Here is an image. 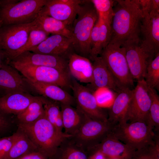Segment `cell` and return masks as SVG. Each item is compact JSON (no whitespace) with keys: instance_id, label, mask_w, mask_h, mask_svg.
<instances>
[{"instance_id":"1","label":"cell","mask_w":159,"mask_h":159,"mask_svg":"<svg viewBox=\"0 0 159 159\" xmlns=\"http://www.w3.org/2000/svg\"><path fill=\"white\" fill-rule=\"evenodd\" d=\"M142 13L137 0L115 1L109 43L122 46L140 41Z\"/></svg>"},{"instance_id":"2","label":"cell","mask_w":159,"mask_h":159,"mask_svg":"<svg viewBox=\"0 0 159 159\" xmlns=\"http://www.w3.org/2000/svg\"><path fill=\"white\" fill-rule=\"evenodd\" d=\"M18 127L27 135L37 147L38 151L48 159L55 154L58 147L65 139L72 136L58 131L45 115L32 123L19 122Z\"/></svg>"},{"instance_id":"3","label":"cell","mask_w":159,"mask_h":159,"mask_svg":"<svg viewBox=\"0 0 159 159\" xmlns=\"http://www.w3.org/2000/svg\"><path fill=\"white\" fill-rule=\"evenodd\" d=\"M97 18V12L91 1L83 0L71 27V39L76 53L89 57L91 34Z\"/></svg>"},{"instance_id":"4","label":"cell","mask_w":159,"mask_h":159,"mask_svg":"<svg viewBox=\"0 0 159 159\" xmlns=\"http://www.w3.org/2000/svg\"><path fill=\"white\" fill-rule=\"evenodd\" d=\"M47 0H0V20L3 26L31 23Z\"/></svg>"},{"instance_id":"5","label":"cell","mask_w":159,"mask_h":159,"mask_svg":"<svg viewBox=\"0 0 159 159\" xmlns=\"http://www.w3.org/2000/svg\"><path fill=\"white\" fill-rule=\"evenodd\" d=\"M153 129L145 122H126L113 126L110 134L136 150L155 142L157 140Z\"/></svg>"},{"instance_id":"6","label":"cell","mask_w":159,"mask_h":159,"mask_svg":"<svg viewBox=\"0 0 159 159\" xmlns=\"http://www.w3.org/2000/svg\"><path fill=\"white\" fill-rule=\"evenodd\" d=\"M100 55L117 82L123 87L131 89L134 80L129 68L125 48L109 43Z\"/></svg>"},{"instance_id":"7","label":"cell","mask_w":159,"mask_h":159,"mask_svg":"<svg viewBox=\"0 0 159 159\" xmlns=\"http://www.w3.org/2000/svg\"><path fill=\"white\" fill-rule=\"evenodd\" d=\"M36 23L35 19L31 23L3 26L0 28V48L8 64L25 45L30 31Z\"/></svg>"},{"instance_id":"8","label":"cell","mask_w":159,"mask_h":159,"mask_svg":"<svg viewBox=\"0 0 159 159\" xmlns=\"http://www.w3.org/2000/svg\"><path fill=\"white\" fill-rule=\"evenodd\" d=\"M84 115L83 123L71 138L77 144L88 153L107 135L112 126L108 121L93 119Z\"/></svg>"},{"instance_id":"9","label":"cell","mask_w":159,"mask_h":159,"mask_svg":"<svg viewBox=\"0 0 159 159\" xmlns=\"http://www.w3.org/2000/svg\"><path fill=\"white\" fill-rule=\"evenodd\" d=\"M10 65L30 81L54 84L63 89L71 87V80L69 72L51 67L29 65Z\"/></svg>"},{"instance_id":"10","label":"cell","mask_w":159,"mask_h":159,"mask_svg":"<svg viewBox=\"0 0 159 159\" xmlns=\"http://www.w3.org/2000/svg\"><path fill=\"white\" fill-rule=\"evenodd\" d=\"M137 82V85L133 89L125 121L143 122L151 125L149 115L151 100L148 86L144 79Z\"/></svg>"},{"instance_id":"11","label":"cell","mask_w":159,"mask_h":159,"mask_svg":"<svg viewBox=\"0 0 159 159\" xmlns=\"http://www.w3.org/2000/svg\"><path fill=\"white\" fill-rule=\"evenodd\" d=\"M71 88L77 108L88 116L104 121H108V115L97 103L93 92L80 84L74 79L71 80Z\"/></svg>"},{"instance_id":"12","label":"cell","mask_w":159,"mask_h":159,"mask_svg":"<svg viewBox=\"0 0 159 159\" xmlns=\"http://www.w3.org/2000/svg\"><path fill=\"white\" fill-rule=\"evenodd\" d=\"M122 47L125 49L127 62L134 80L144 79L147 67L156 55L143 48L140 41L128 43Z\"/></svg>"},{"instance_id":"13","label":"cell","mask_w":159,"mask_h":159,"mask_svg":"<svg viewBox=\"0 0 159 159\" xmlns=\"http://www.w3.org/2000/svg\"><path fill=\"white\" fill-rule=\"evenodd\" d=\"M82 1L80 0H47L39 14L52 17L71 28Z\"/></svg>"},{"instance_id":"14","label":"cell","mask_w":159,"mask_h":159,"mask_svg":"<svg viewBox=\"0 0 159 159\" xmlns=\"http://www.w3.org/2000/svg\"><path fill=\"white\" fill-rule=\"evenodd\" d=\"M140 38L143 48L155 55L159 53V13L143 16Z\"/></svg>"},{"instance_id":"15","label":"cell","mask_w":159,"mask_h":159,"mask_svg":"<svg viewBox=\"0 0 159 159\" xmlns=\"http://www.w3.org/2000/svg\"><path fill=\"white\" fill-rule=\"evenodd\" d=\"M9 64L51 67L69 72L68 59L63 57L35 53L29 51L21 53L12 60Z\"/></svg>"},{"instance_id":"16","label":"cell","mask_w":159,"mask_h":159,"mask_svg":"<svg viewBox=\"0 0 159 159\" xmlns=\"http://www.w3.org/2000/svg\"><path fill=\"white\" fill-rule=\"evenodd\" d=\"M29 51L63 57L67 59L70 54L74 52L71 39L60 34H52Z\"/></svg>"},{"instance_id":"17","label":"cell","mask_w":159,"mask_h":159,"mask_svg":"<svg viewBox=\"0 0 159 159\" xmlns=\"http://www.w3.org/2000/svg\"><path fill=\"white\" fill-rule=\"evenodd\" d=\"M92 61L93 82L87 87L93 92L98 88L105 87L116 93L125 88L117 82L101 57H95Z\"/></svg>"},{"instance_id":"18","label":"cell","mask_w":159,"mask_h":159,"mask_svg":"<svg viewBox=\"0 0 159 159\" xmlns=\"http://www.w3.org/2000/svg\"><path fill=\"white\" fill-rule=\"evenodd\" d=\"M97 151L101 152L107 158L130 159L136 150L115 138L109 132L88 153L91 154Z\"/></svg>"},{"instance_id":"19","label":"cell","mask_w":159,"mask_h":159,"mask_svg":"<svg viewBox=\"0 0 159 159\" xmlns=\"http://www.w3.org/2000/svg\"><path fill=\"white\" fill-rule=\"evenodd\" d=\"M18 72L8 64L0 68V89L5 90L6 94L14 92L29 93L31 88L24 77Z\"/></svg>"},{"instance_id":"20","label":"cell","mask_w":159,"mask_h":159,"mask_svg":"<svg viewBox=\"0 0 159 159\" xmlns=\"http://www.w3.org/2000/svg\"><path fill=\"white\" fill-rule=\"evenodd\" d=\"M38 97L26 93L6 94L0 98V113L16 115L23 111Z\"/></svg>"},{"instance_id":"21","label":"cell","mask_w":159,"mask_h":159,"mask_svg":"<svg viewBox=\"0 0 159 159\" xmlns=\"http://www.w3.org/2000/svg\"><path fill=\"white\" fill-rule=\"evenodd\" d=\"M132 92L133 89L125 88L116 93L108 115V121L112 126L126 122V116Z\"/></svg>"},{"instance_id":"22","label":"cell","mask_w":159,"mask_h":159,"mask_svg":"<svg viewBox=\"0 0 159 159\" xmlns=\"http://www.w3.org/2000/svg\"><path fill=\"white\" fill-rule=\"evenodd\" d=\"M24 79L31 89L42 95V96L57 102L59 104L72 106L75 103L73 96L57 85L34 82L25 78Z\"/></svg>"},{"instance_id":"23","label":"cell","mask_w":159,"mask_h":159,"mask_svg":"<svg viewBox=\"0 0 159 159\" xmlns=\"http://www.w3.org/2000/svg\"><path fill=\"white\" fill-rule=\"evenodd\" d=\"M68 68L70 74L80 82L92 83V65L88 58L72 53L68 58Z\"/></svg>"},{"instance_id":"24","label":"cell","mask_w":159,"mask_h":159,"mask_svg":"<svg viewBox=\"0 0 159 159\" xmlns=\"http://www.w3.org/2000/svg\"><path fill=\"white\" fill-rule=\"evenodd\" d=\"M63 122L64 132L67 135H74L77 131L84 120V115L78 109L71 105L60 104Z\"/></svg>"},{"instance_id":"25","label":"cell","mask_w":159,"mask_h":159,"mask_svg":"<svg viewBox=\"0 0 159 159\" xmlns=\"http://www.w3.org/2000/svg\"><path fill=\"white\" fill-rule=\"evenodd\" d=\"M71 137L65 139L55 154L49 159H89L88 153L77 144Z\"/></svg>"},{"instance_id":"26","label":"cell","mask_w":159,"mask_h":159,"mask_svg":"<svg viewBox=\"0 0 159 159\" xmlns=\"http://www.w3.org/2000/svg\"><path fill=\"white\" fill-rule=\"evenodd\" d=\"M36 20L37 24L49 34H60L71 38V28L61 21L48 16L39 14Z\"/></svg>"},{"instance_id":"27","label":"cell","mask_w":159,"mask_h":159,"mask_svg":"<svg viewBox=\"0 0 159 159\" xmlns=\"http://www.w3.org/2000/svg\"><path fill=\"white\" fill-rule=\"evenodd\" d=\"M19 134L5 159H18L29 153L38 151L27 135L19 128Z\"/></svg>"},{"instance_id":"28","label":"cell","mask_w":159,"mask_h":159,"mask_svg":"<svg viewBox=\"0 0 159 159\" xmlns=\"http://www.w3.org/2000/svg\"><path fill=\"white\" fill-rule=\"evenodd\" d=\"M43 96H38L22 112L16 115L19 123L28 124L33 122L45 115Z\"/></svg>"},{"instance_id":"29","label":"cell","mask_w":159,"mask_h":159,"mask_svg":"<svg viewBox=\"0 0 159 159\" xmlns=\"http://www.w3.org/2000/svg\"><path fill=\"white\" fill-rule=\"evenodd\" d=\"M49 34L44 31L36 23L30 31L26 43L19 51L17 56L37 46L49 37Z\"/></svg>"},{"instance_id":"30","label":"cell","mask_w":159,"mask_h":159,"mask_svg":"<svg viewBox=\"0 0 159 159\" xmlns=\"http://www.w3.org/2000/svg\"><path fill=\"white\" fill-rule=\"evenodd\" d=\"M97 14L98 18L111 25L113 15L115 1L112 0H92Z\"/></svg>"},{"instance_id":"31","label":"cell","mask_w":159,"mask_h":159,"mask_svg":"<svg viewBox=\"0 0 159 159\" xmlns=\"http://www.w3.org/2000/svg\"><path fill=\"white\" fill-rule=\"evenodd\" d=\"M144 80L148 87L159 90V53L148 65Z\"/></svg>"},{"instance_id":"32","label":"cell","mask_w":159,"mask_h":159,"mask_svg":"<svg viewBox=\"0 0 159 159\" xmlns=\"http://www.w3.org/2000/svg\"><path fill=\"white\" fill-rule=\"evenodd\" d=\"M148 90L151 100L149 111L150 124L153 128H155L158 131L159 127V96L155 89L148 86Z\"/></svg>"},{"instance_id":"33","label":"cell","mask_w":159,"mask_h":159,"mask_svg":"<svg viewBox=\"0 0 159 159\" xmlns=\"http://www.w3.org/2000/svg\"><path fill=\"white\" fill-rule=\"evenodd\" d=\"M93 94L98 106L102 108H109L116 95L112 90L105 87L97 89L93 92Z\"/></svg>"},{"instance_id":"34","label":"cell","mask_w":159,"mask_h":159,"mask_svg":"<svg viewBox=\"0 0 159 159\" xmlns=\"http://www.w3.org/2000/svg\"><path fill=\"white\" fill-rule=\"evenodd\" d=\"M130 159H159V141L136 150Z\"/></svg>"},{"instance_id":"35","label":"cell","mask_w":159,"mask_h":159,"mask_svg":"<svg viewBox=\"0 0 159 159\" xmlns=\"http://www.w3.org/2000/svg\"><path fill=\"white\" fill-rule=\"evenodd\" d=\"M97 20L99 25L100 49L101 53L110 42L111 25L98 18Z\"/></svg>"},{"instance_id":"36","label":"cell","mask_w":159,"mask_h":159,"mask_svg":"<svg viewBox=\"0 0 159 159\" xmlns=\"http://www.w3.org/2000/svg\"><path fill=\"white\" fill-rule=\"evenodd\" d=\"M19 134V130L12 135L0 138V159H5Z\"/></svg>"},{"instance_id":"37","label":"cell","mask_w":159,"mask_h":159,"mask_svg":"<svg viewBox=\"0 0 159 159\" xmlns=\"http://www.w3.org/2000/svg\"><path fill=\"white\" fill-rule=\"evenodd\" d=\"M12 124L11 120L7 115L0 113V135L8 132L10 129Z\"/></svg>"},{"instance_id":"38","label":"cell","mask_w":159,"mask_h":159,"mask_svg":"<svg viewBox=\"0 0 159 159\" xmlns=\"http://www.w3.org/2000/svg\"><path fill=\"white\" fill-rule=\"evenodd\" d=\"M18 159H48V158L39 151H35L26 154Z\"/></svg>"},{"instance_id":"39","label":"cell","mask_w":159,"mask_h":159,"mask_svg":"<svg viewBox=\"0 0 159 159\" xmlns=\"http://www.w3.org/2000/svg\"><path fill=\"white\" fill-rule=\"evenodd\" d=\"M141 8L143 16L149 13L150 0H137Z\"/></svg>"},{"instance_id":"40","label":"cell","mask_w":159,"mask_h":159,"mask_svg":"<svg viewBox=\"0 0 159 159\" xmlns=\"http://www.w3.org/2000/svg\"><path fill=\"white\" fill-rule=\"evenodd\" d=\"M149 13H159V0H150Z\"/></svg>"},{"instance_id":"41","label":"cell","mask_w":159,"mask_h":159,"mask_svg":"<svg viewBox=\"0 0 159 159\" xmlns=\"http://www.w3.org/2000/svg\"><path fill=\"white\" fill-rule=\"evenodd\" d=\"M106 157L101 152L97 151L92 153L89 159H107Z\"/></svg>"},{"instance_id":"42","label":"cell","mask_w":159,"mask_h":159,"mask_svg":"<svg viewBox=\"0 0 159 159\" xmlns=\"http://www.w3.org/2000/svg\"><path fill=\"white\" fill-rule=\"evenodd\" d=\"M3 59H5L6 60L3 53L0 48V68L2 67L6 64H7L4 63L3 62Z\"/></svg>"},{"instance_id":"43","label":"cell","mask_w":159,"mask_h":159,"mask_svg":"<svg viewBox=\"0 0 159 159\" xmlns=\"http://www.w3.org/2000/svg\"><path fill=\"white\" fill-rule=\"evenodd\" d=\"M3 26V24L2 21L0 20V29Z\"/></svg>"},{"instance_id":"44","label":"cell","mask_w":159,"mask_h":159,"mask_svg":"<svg viewBox=\"0 0 159 159\" xmlns=\"http://www.w3.org/2000/svg\"><path fill=\"white\" fill-rule=\"evenodd\" d=\"M107 159H116L114 158H107Z\"/></svg>"}]
</instances>
